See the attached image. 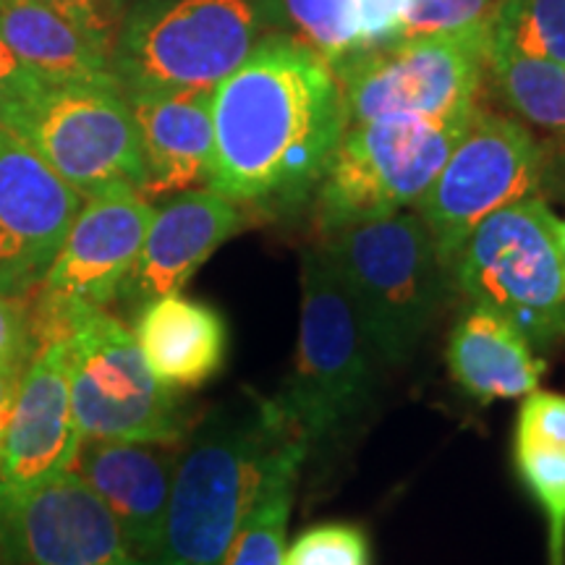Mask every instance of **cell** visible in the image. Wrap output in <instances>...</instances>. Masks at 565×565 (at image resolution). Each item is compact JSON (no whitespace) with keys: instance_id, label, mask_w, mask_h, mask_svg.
<instances>
[{"instance_id":"obj_1","label":"cell","mask_w":565,"mask_h":565,"mask_svg":"<svg viewBox=\"0 0 565 565\" xmlns=\"http://www.w3.org/2000/svg\"><path fill=\"white\" fill-rule=\"evenodd\" d=\"M345 131L333 63L270 32L212 92L207 186L236 204L294 202L317 186Z\"/></svg>"},{"instance_id":"obj_2","label":"cell","mask_w":565,"mask_h":565,"mask_svg":"<svg viewBox=\"0 0 565 565\" xmlns=\"http://www.w3.org/2000/svg\"><path fill=\"white\" fill-rule=\"evenodd\" d=\"M307 454L278 398L244 393L192 424L152 565H221L252 508L275 479L299 471Z\"/></svg>"},{"instance_id":"obj_3","label":"cell","mask_w":565,"mask_h":565,"mask_svg":"<svg viewBox=\"0 0 565 565\" xmlns=\"http://www.w3.org/2000/svg\"><path fill=\"white\" fill-rule=\"evenodd\" d=\"M362 315L380 364H404L445 299V265L416 212L324 233L320 242Z\"/></svg>"},{"instance_id":"obj_4","label":"cell","mask_w":565,"mask_h":565,"mask_svg":"<svg viewBox=\"0 0 565 565\" xmlns=\"http://www.w3.org/2000/svg\"><path fill=\"white\" fill-rule=\"evenodd\" d=\"M11 129L82 196L145 181L137 121L124 89L108 82H45L19 71L0 97Z\"/></svg>"},{"instance_id":"obj_5","label":"cell","mask_w":565,"mask_h":565,"mask_svg":"<svg viewBox=\"0 0 565 565\" xmlns=\"http://www.w3.org/2000/svg\"><path fill=\"white\" fill-rule=\"evenodd\" d=\"M278 0H147L113 42L124 95L215 89L273 32Z\"/></svg>"},{"instance_id":"obj_6","label":"cell","mask_w":565,"mask_h":565,"mask_svg":"<svg viewBox=\"0 0 565 565\" xmlns=\"http://www.w3.org/2000/svg\"><path fill=\"white\" fill-rule=\"evenodd\" d=\"M377 351L362 315L322 244L301 259V328L294 374L278 395L309 448L341 429L370 404Z\"/></svg>"},{"instance_id":"obj_7","label":"cell","mask_w":565,"mask_h":565,"mask_svg":"<svg viewBox=\"0 0 565 565\" xmlns=\"http://www.w3.org/2000/svg\"><path fill=\"white\" fill-rule=\"evenodd\" d=\"M450 278L469 303L505 317L532 349L565 338L563 221L542 200L526 196L484 217L456 254Z\"/></svg>"},{"instance_id":"obj_8","label":"cell","mask_w":565,"mask_h":565,"mask_svg":"<svg viewBox=\"0 0 565 565\" xmlns=\"http://www.w3.org/2000/svg\"><path fill=\"white\" fill-rule=\"evenodd\" d=\"M490 55V24L395 40L335 61L345 126L414 116L456 121L479 110Z\"/></svg>"},{"instance_id":"obj_9","label":"cell","mask_w":565,"mask_h":565,"mask_svg":"<svg viewBox=\"0 0 565 565\" xmlns=\"http://www.w3.org/2000/svg\"><path fill=\"white\" fill-rule=\"evenodd\" d=\"M471 118L414 116L351 124L317 181V221L324 233L414 207L469 129Z\"/></svg>"},{"instance_id":"obj_10","label":"cell","mask_w":565,"mask_h":565,"mask_svg":"<svg viewBox=\"0 0 565 565\" xmlns=\"http://www.w3.org/2000/svg\"><path fill=\"white\" fill-rule=\"evenodd\" d=\"M71 404L84 437L181 443L192 414L175 387L154 377L137 338L108 309H84L63 335Z\"/></svg>"},{"instance_id":"obj_11","label":"cell","mask_w":565,"mask_h":565,"mask_svg":"<svg viewBox=\"0 0 565 565\" xmlns=\"http://www.w3.org/2000/svg\"><path fill=\"white\" fill-rule=\"evenodd\" d=\"M152 215V202L131 183H110L84 196L45 280L26 296L40 349L63 341L84 309H108L116 301Z\"/></svg>"},{"instance_id":"obj_12","label":"cell","mask_w":565,"mask_h":565,"mask_svg":"<svg viewBox=\"0 0 565 565\" xmlns=\"http://www.w3.org/2000/svg\"><path fill=\"white\" fill-rule=\"evenodd\" d=\"M545 171L536 139L513 118L477 110L440 173L414 204L450 273L466 238L492 212L526 200Z\"/></svg>"},{"instance_id":"obj_13","label":"cell","mask_w":565,"mask_h":565,"mask_svg":"<svg viewBox=\"0 0 565 565\" xmlns=\"http://www.w3.org/2000/svg\"><path fill=\"white\" fill-rule=\"evenodd\" d=\"M0 545L6 565H147L76 471L30 490L0 484Z\"/></svg>"},{"instance_id":"obj_14","label":"cell","mask_w":565,"mask_h":565,"mask_svg":"<svg viewBox=\"0 0 565 565\" xmlns=\"http://www.w3.org/2000/svg\"><path fill=\"white\" fill-rule=\"evenodd\" d=\"M82 202L24 139L0 126V294L26 299L38 291Z\"/></svg>"},{"instance_id":"obj_15","label":"cell","mask_w":565,"mask_h":565,"mask_svg":"<svg viewBox=\"0 0 565 565\" xmlns=\"http://www.w3.org/2000/svg\"><path fill=\"white\" fill-rule=\"evenodd\" d=\"M84 440L71 404L66 343L42 345L19 377L0 440V484L30 490L74 469Z\"/></svg>"},{"instance_id":"obj_16","label":"cell","mask_w":565,"mask_h":565,"mask_svg":"<svg viewBox=\"0 0 565 565\" xmlns=\"http://www.w3.org/2000/svg\"><path fill=\"white\" fill-rule=\"evenodd\" d=\"M242 228L238 204L210 186L175 194L162 207H154L137 263L113 303L134 320L150 301L181 294L194 273Z\"/></svg>"},{"instance_id":"obj_17","label":"cell","mask_w":565,"mask_h":565,"mask_svg":"<svg viewBox=\"0 0 565 565\" xmlns=\"http://www.w3.org/2000/svg\"><path fill=\"white\" fill-rule=\"evenodd\" d=\"M181 443L84 437L71 469L103 500L126 542L147 565L160 553Z\"/></svg>"},{"instance_id":"obj_18","label":"cell","mask_w":565,"mask_h":565,"mask_svg":"<svg viewBox=\"0 0 565 565\" xmlns=\"http://www.w3.org/2000/svg\"><path fill=\"white\" fill-rule=\"evenodd\" d=\"M212 92L152 89L131 92L126 100L137 121L147 200L207 186L212 171Z\"/></svg>"},{"instance_id":"obj_19","label":"cell","mask_w":565,"mask_h":565,"mask_svg":"<svg viewBox=\"0 0 565 565\" xmlns=\"http://www.w3.org/2000/svg\"><path fill=\"white\" fill-rule=\"evenodd\" d=\"M0 40L38 79L118 84L110 34L45 0H0Z\"/></svg>"},{"instance_id":"obj_20","label":"cell","mask_w":565,"mask_h":565,"mask_svg":"<svg viewBox=\"0 0 565 565\" xmlns=\"http://www.w3.org/2000/svg\"><path fill=\"white\" fill-rule=\"evenodd\" d=\"M134 338L160 383L200 387L223 370L228 328L210 303L173 294L147 303L134 317Z\"/></svg>"},{"instance_id":"obj_21","label":"cell","mask_w":565,"mask_h":565,"mask_svg":"<svg viewBox=\"0 0 565 565\" xmlns=\"http://www.w3.org/2000/svg\"><path fill=\"white\" fill-rule=\"evenodd\" d=\"M445 362L461 391L482 404L526 398L545 372L532 343L505 317L479 303H469L450 330Z\"/></svg>"},{"instance_id":"obj_22","label":"cell","mask_w":565,"mask_h":565,"mask_svg":"<svg viewBox=\"0 0 565 565\" xmlns=\"http://www.w3.org/2000/svg\"><path fill=\"white\" fill-rule=\"evenodd\" d=\"M494 89L515 116L565 137V66L505 51L487 55Z\"/></svg>"},{"instance_id":"obj_23","label":"cell","mask_w":565,"mask_h":565,"mask_svg":"<svg viewBox=\"0 0 565 565\" xmlns=\"http://www.w3.org/2000/svg\"><path fill=\"white\" fill-rule=\"evenodd\" d=\"M490 51L565 66V0H500L490 19Z\"/></svg>"},{"instance_id":"obj_24","label":"cell","mask_w":565,"mask_h":565,"mask_svg":"<svg viewBox=\"0 0 565 565\" xmlns=\"http://www.w3.org/2000/svg\"><path fill=\"white\" fill-rule=\"evenodd\" d=\"M296 477L299 471H288L275 479L270 490L244 519L221 565H282Z\"/></svg>"},{"instance_id":"obj_25","label":"cell","mask_w":565,"mask_h":565,"mask_svg":"<svg viewBox=\"0 0 565 565\" xmlns=\"http://www.w3.org/2000/svg\"><path fill=\"white\" fill-rule=\"evenodd\" d=\"M515 469L547 519L550 565H565V448L515 443Z\"/></svg>"},{"instance_id":"obj_26","label":"cell","mask_w":565,"mask_h":565,"mask_svg":"<svg viewBox=\"0 0 565 565\" xmlns=\"http://www.w3.org/2000/svg\"><path fill=\"white\" fill-rule=\"evenodd\" d=\"M303 45L335 63L359 51L353 0H282Z\"/></svg>"},{"instance_id":"obj_27","label":"cell","mask_w":565,"mask_h":565,"mask_svg":"<svg viewBox=\"0 0 565 565\" xmlns=\"http://www.w3.org/2000/svg\"><path fill=\"white\" fill-rule=\"evenodd\" d=\"M282 565H372L370 540L351 524L312 526L286 547Z\"/></svg>"},{"instance_id":"obj_28","label":"cell","mask_w":565,"mask_h":565,"mask_svg":"<svg viewBox=\"0 0 565 565\" xmlns=\"http://www.w3.org/2000/svg\"><path fill=\"white\" fill-rule=\"evenodd\" d=\"M500 0H412L398 40L490 24Z\"/></svg>"},{"instance_id":"obj_29","label":"cell","mask_w":565,"mask_h":565,"mask_svg":"<svg viewBox=\"0 0 565 565\" xmlns=\"http://www.w3.org/2000/svg\"><path fill=\"white\" fill-rule=\"evenodd\" d=\"M40 351L30 299L0 294V370L24 372Z\"/></svg>"},{"instance_id":"obj_30","label":"cell","mask_w":565,"mask_h":565,"mask_svg":"<svg viewBox=\"0 0 565 565\" xmlns=\"http://www.w3.org/2000/svg\"><path fill=\"white\" fill-rule=\"evenodd\" d=\"M515 443L565 448V395L529 393L515 424Z\"/></svg>"},{"instance_id":"obj_31","label":"cell","mask_w":565,"mask_h":565,"mask_svg":"<svg viewBox=\"0 0 565 565\" xmlns=\"http://www.w3.org/2000/svg\"><path fill=\"white\" fill-rule=\"evenodd\" d=\"M412 0H353L359 51L391 45L401 38Z\"/></svg>"},{"instance_id":"obj_32","label":"cell","mask_w":565,"mask_h":565,"mask_svg":"<svg viewBox=\"0 0 565 565\" xmlns=\"http://www.w3.org/2000/svg\"><path fill=\"white\" fill-rule=\"evenodd\" d=\"M45 3L58 6V9L74 13L76 19H82L84 24H89V26H95V30L110 34V21L103 11V6L108 3V0H45Z\"/></svg>"},{"instance_id":"obj_33","label":"cell","mask_w":565,"mask_h":565,"mask_svg":"<svg viewBox=\"0 0 565 565\" xmlns=\"http://www.w3.org/2000/svg\"><path fill=\"white\" fill-rule=\"evenodd\" d=\"M21 372L13 370H0V440H3L6 427H9L11 412H13V398H17Z\"/></svg>"},{"instance_id":"obj_34","label":"cell","mask_w":565,"mask_h":565,"mask_svg":"<svg viewBox=\"0 0 565 565\" xmlns=\"http://www.w3.org/2000/svg\"><path fill=\"white\" fill-rule=\"evenodd\" d=\"M19 71H21L19 61L13 58V53L9 51V45H6V42L0 40V97H3V92L9 89V84L17 79Z\"/></svg>"},{"instance_id":"obj_35","label":"cell","mask_w":565,"mask_h":565,"mask_svg":"<svg viewBox=\"0 0 565 565\" xmlns=\"http://www.w3.org/2000/svg\"><path fill=\"white\" fill-rule=\"evenodd\" d=\"M0 565H6V555H3V545H0Z\"/></svg>"},{"instance_id":"obj_36","label":"cell","mask_w":565,"mask_h":565,"mask_svg":"<svg viewBox=\"0 0 565 565\" xmlns=\"http://www.w3.org/2000/svg\"><path fill=\"white\" fill-rule=\"evenodd\" d=\"M108 3H110V6H121L124 0H108Z\"/></svg>"},{"instance_id":"obj_37","label":"cell","mask_w":565,"mask_h":565,"mask_svg":"<svg viewBox=\"0 0 565 565\" xmlns=\"http://www.w3.org/2000/svg\"><path fill=\"white\" fill-rule=\"evenodd\" d=\"M563 249H565V221H563Z\"/></svg>"}]
</instances>
